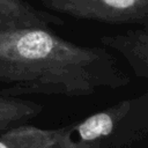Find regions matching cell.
Segmentation results:
<instances>
[{
	"mask_svg": "<svg viewBox=\"0 0 148 148\" xmlns=\"http://www.w3.org/2000/svg\"><path fill=\"white\" fill-rule=\"evenodd\" d=\"M106 47L81 46L49 29L0 30V92L7 96H90L130 84Z\"/></svg>",
	"mask_w": 148,
	"mask_h": 148,
	"instance_id": "6da1fadb",
	"label": "cell"
},
{
	"mask_svg": "<svg viewBox=\"0 0 148 148\" xmlns=\"http://www.w3.org/2000/svg\"><path fill=\"white\" fill-rule=\"evenodd\" d=\"M148 135V89L56 128L54 148H124Z\"/></svg>",
	"mask_w": 148,
	"mask_h": 148,
	"instance_id": "7a4b0ae2",
	"label": "cell"
},
{
	"mask_svg": "<svg viewBox=\"0 0 148 148\" xmlns=\"http://www.w3.org/2000/svg\"><path fill=\"white\" fill-rule=\"evenodd\" d=\"M47 9L80 20L148 27V0H38Z\"/></svg>",
	"mask_w": 148,
	"mask_h": 148,
	"instance_id": "3957f363",
	"label": "cell"
},
{
	"mask_svg": "<svg viewBox=\"0 0 148 148\" xmlns=\"http://www.w3.org/2000/svg\"><path fill=\"white\" fill-rule=\"evenodd\" d=\"M101 43L118 52L138 77L148 80V27L102 36Z\"/></svg>",
	"mask_w": 148,
	"mask_h": 148,
	"instance_id": "277c9868",
	"label": "cell"
},
{
	"mask_svg": "<svg viewBox=\"0 0 148 148\" xmlns=\"http://www.w3.org/2000/svg\"><path fill=\"white\" fill-rule=\"evenodd\" d=\"M61 23L59 16L39 10L24 0H0V30L25 27L50 29Z\"/></svg>",
	"mask_w": 148,
	"mask_h": 148,
	"instance_id": "5b68a950",
	"label": "cell"
},
{
	"mask_svg": "<svg viewBox=\"0 0 148 148\" xmlns=\"http://www.w3.org/2000/svg\"><path fill=\"white\" fill-rule=\"evenodd\" d=\"M56 128L17 125L0 132V148H54Z\"/></svg>",
	"mask_w": 148,
	"mask_h": 148,
	"instance_id": "8992f818",
	"label": "cell"
},
{
	"mask_svg": "<svg viewBox=\"0 0 148 148\" xmlns=\"http://www.w3.org/2000/svg\"><path fill=\"white\" fill-rule=\"evenodd\" d=\"M42 111L43 105L37 102L0 92V132L25 124Z\"/></svg>",
	"mask_w": 148,
	"mask_h": 148,
	"instance_id": "52a82bcc",
	"label": "cell"
}]
</instances>
